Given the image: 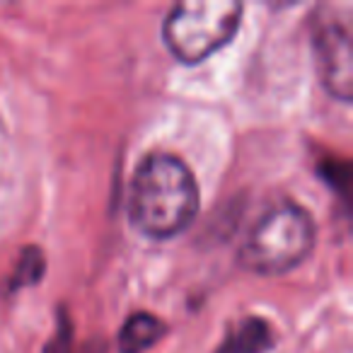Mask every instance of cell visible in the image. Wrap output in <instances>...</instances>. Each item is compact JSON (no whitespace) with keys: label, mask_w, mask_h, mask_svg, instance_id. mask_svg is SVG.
I'll use <instances>...</instances> for the list:
<instances>
[{"label":"cell","mask_w":353,"mask_h":353,"mask_svg":"<svg viewBox=\"0 0 353 353\" xmlns=\"http://www.w3.org/2000/svg\"><path fill=\"white\" fill-rule=\"evenodd\" d=\"M199 201V184L187 162L167 152H152L133 174L128 216L143 235L170 240L192 225Z\"/></svg>","instance_id":"obj_1"},{"label":"cell","mask_w":353,"mask_h":353,"mask_svg":"<svg viewBox=\"0 0 353 353\" xmlns=\"http://www.w3.org/2000/svg\"><path fill=\"white\" fill-rule=\"evenodd\" d=\"M314 240L312 216L298 203L283 201L254 223L240 250V264L259 276L285 274L307 259Z\"/></svg>","instance_id":"obj_2"},{"label":"cell","mask_w":353,"mask_h":353,"mask_svg":"<svg viewBox=\"0 0 353 353\" xmlns=\"http://www.w3.org/2000/svg\"><path fill=\"white\" fill-rule=\"evenodd\" d=\"M274 346V332L261 317H247L228 334L216 353H266Z\"/></svg>","instance_id":"obj_5"},{"label":"cell","mask_w":353,"mask_h":353,"mask_svg":"<svg viewBox=\"0 0 353 353\" xmlns=\"http://www.w3.org/2000/svg\"><path fill=\"white\" fill-rule=\"evenodd\" d=\"M165 334V324L150 312H136L123 322L119 332V351L121 353H143L157 343Z\"/></svg>","instance_id":"obj_6"},{"label":"cell","mask_w":353,"mask_h":353,"mask_svg":"<svg viewBox=\"0 0 353 353\" xmlns=\"http://www.w3.org/2000/svg\"><path fill=\"white\" fill-rule=\"evenodd\" d=\"M49 353H99V346H78V343H73L70 329H61L56 341L49 346Z\"/></svg>","instance_id":"obj_8"},{"label":"cell","mask_w":353,"mask_h":353,"mask_svg":"<svg viewBox=\"0 0 353 353\" xmlns=\"http://www.w3.org/2000/svg\"><path fill=\"white\" fill-rule=\"evenodd\" d=\"M44 254H41L37 247L30 250H22L20 264H17L15 279H12V288H22V285H34L37 281L44 276Z\"/></svg>","instance_id":"obj_7"},{"label":"cell","mask_w":353,"mask_h":353,"mask_svg":"<svg viewBox=\"0 0 353 353\" xmlns=\"http://www.w3.org/2000/svg\"><path fill=\"white\" fill-rule=\"evenodd\" d=\"M312 49L314 63L322 85L334 99L348 102L353 94V49H351V20L343 17H324L322 10L312 22Z\"/></svg>","instance_id":"obj_4"},{"label":"cell","mask_w":353,"mask_h":353,"mask_svg":"<svg viewBox=\"0 0 353 353\" xmlns=\"http://www.w3.org/2000/svg\"><path fill=\"white\" fill-rule=\"evenodd\" d=\"M242 10L237 0H184L165 17L162 39L176 61L199 63L232 39Z\"/></svg>","instance_id":"obj_3"}]
</instances>
